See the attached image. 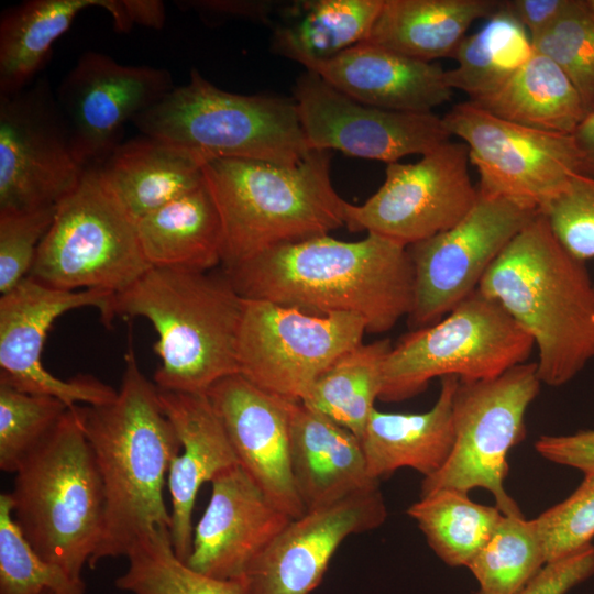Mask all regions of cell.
Returning <instances> with one entry per match:
<instances>
[{
  "label": "cell",
  "mask_w": 594,
  "mask_h": 594,
  "mask_svg": "<svg viewBox=\"0 0 594 594\" xmlns=\"http://www.w3.org/2000/svg\"><path fill=\"white\" fill-rule=\"evenodd\" d=\"M223 271L244 299L318 316L356 315L372 334L395 327L414 302L408 248L375 233L359 241L312 237L275 246Z\"/></svg>",
  "instance_id": "1"
},
{
  "label": "cell",
  "mask_w": 594,
  "mask_h": 594,
  "mask_svg": "<svg viewBox=\"0 0 594 594\" xmlns=\"http://www.w3.org/2000/svg\"><path fill=\"white\" fill-rule=\"evenodd\" d=\"M124 363L113 402L74 406L106 499L103 537L90 569L108 558H127L140 541L170 528L163 490L180 443L162 409L158 388L142 373L131 345Z\"/></svg>",
  "instance_id": "2"
},
{
  "label": "cell",
  "mask_w": 594,
  "mask_h": 594,
  "mask_svg": "<svg viewBox=\"0 0 594 594\" xmlns=\"http://www.w3.org/2000/svg\"><path fill=\"white\" fill-rule=\"evenodd\" d=\"M477 290L502 305L531 337L542 384L562 386L594 359V283L544 215L510 241Z\"/></svg>",
  "instance_id": "3"
},
{
  "label": "cell",
  "mask_w": 594,
  "mask_h": 594,
  "mask_svg": "<svg viewBox=\"0 0 594 594\" xmlns=\"http://www.w3.org/2000/svg\"><path fill=\"white\" fill-rule=\"evenodd\" d=\"M244 298L221 272L151 267L116 294L113 315L142 317L157 333L158 389L206 394L239 374L238 340Z\"/></svg>",
  "instance_id": "4"
},
{
  "label": "cell",
  "mask_w": 594,
  "mask_h": 594,
  "mask_svg": "<svg viewBox=\"0 0 594 594\" xmlns=\"http://www.w3.org/2000/svg\"><path fill=\"white\" fill-rule=\"evenodd\" d=\"M330 161V151L311 150L290 166L239 158L205 163V184L221 220L223 270L345 226L348 201L332 185Z\"/></svg>",
  "instance_id": "5"
},
{
  "label": "cell",
  "mask_w": 594,
  "mask_h": 594,
  "mask_svg": "<svg viewBox=\"0 0 594 594\" xmlns=\"http://www.w3.org/2000/svg\"><path fill=\"white\" fill-rule=\"evenodd\" d=\"M14 474L9 495L23 536L42 559L82 580L103 537L106 499L74 407Z\"/></svg>",
  "instance_id": "6"
},
{
  "label": "cell",
  "mask_w": 594,
  "mask_h": 594,
  "mask_svg": "<svg viewBox=\"0 0 594 594\" xmlns=\"http://www.w3.org/2000/svg\"><path fill=\"white\" fill-rule=\"evenodd\" d=\"M144 134L186 147L206 161L239 158L296 165L310 152L294 99L223 90L193 68L132 122Z\"/></svg>",
  "instance_id": "7"
},
{
  "label": "cell",
  "mask_w": 594,
  "mask_h": 594,
  "mask_svg": "<svg viewBox=\"0 0 594 594\" xmlns=\"http://www.w3.org/2000/svg\"><path fill=\"white\" fill-rule=\"evenodd\" d=\"M534 348L502 305L476 290L438 322L411 330L392 346L378 399H408L436 377L491 380L526 363Z\"/></svg>",
  "instance_id": "8"
},
{
  "label": "cell",
  "mask_w": 594,
  "mask_h": 594,
  "mask_svg": "<svg viewBox=\"0 0 594 594\" xmlns=\"http://www.w3.org/2000/svg\"><path fill=\"white\" fill-rule=\"evenodd\" d=\"M151 267L136 221L96 166L86 168L77 187L57 204L28 277L65 290L119 294Z\"/></svg>",
  "instance_id": "9"
},
{
  "label": "cell",
  "mask_w": 594,
  "mask_h": 594,
  "mask_svg": "<svg viewBox=\"0 0 594 594\" xmlns=\"http://www.w3.org/2000/svg\"><path fill=\"white\" fill-rule=\"evenodd\" d=\"M541 384L536 362L491 380L460 381L453 397L451 454L437 473L422 479L420 497L446 488H484L504 516L522 515L504 487L507 455L526 436L525 416Z\"/></svg>",
  "instance_id": "10"
},
{
  "label": "cell",
  "mask_w": 594,
  "mask_h": 594,
  "mask_svg": "<svg viewBox=\"0 0 594 594\" xmlns=\"http://www.w3.org/2000/svg\"><path fill=\"white\" fill-rule=\"evenodd\" d=\"M443 121L468 146L482 195L544 213L582 173L581 153L572 134L527 128L469 100L453 106Z\"/></svg>",
  "instance_id": "11"
},
{
  "label": "cell",
  "mask_w": 594,
  "mask_h": 594,
  "mask_svg": "<svg viewBox=\"0 0 594 594\" xmlns=\"http://www.w3.org/2000/svg\"><path fill=\"white\" fill-rule=\"evenodd\" d=\"M366 327L352 314L318 316L244 299L238 340L239 374L258 388L302 402L319 376L362 343Z\"/></svg>",
  "instance_id": "12"
},
{
  "label": "cell",
  "mask_w": 594,
  "mask_h": 594,
  "mask_svg": "<svg viewBox=\"0 0 594 594\" xmlns=\"http://www.w3.org/2000/svg\"><path fill=\"white\" fill-rule=\"evenodd\" d=\"M537 215L477 191L475 204L457 224L407 246L415 273L408 326H431L475 293L493 263Z\"/></svg>",
  "instance_id": "13"
},
{
  "label": "cell",
  "mask_w": 594,
  "mask_h": 594,
  "mask_svg": "<svg viewBox=\"0 0 594 594\" xmlns=\"http://www.w3.org/2000/svg\"><path fill=\"white\" fill-rule=\"evenodd\" d=\"M469 148L451 140L416 163H391L378 190L362 205L346 202L345 227L405 246L457 224L473 207L477 187L469 173Z\"/></svg>",
  "instance_id": "14"
},
{
  "label": "cell",
  "mask_w": 594,
  "mask_h": 594,
  "mask_svg": "<svg viewBox=\"0 0 594 594\" xmlns=\"http://www.w3.org/2000/svg\"><path fill=\"white\" fill-rule=\"evenodd\" d=\"M85 170L46 77L0 95V211L57 205Z\"/></svg>",
  "instance_id": "15"
},
{
  "label": "cell",
  "mask_w": 594,
  "mask_h": 594,
  "mask_svg": "<svg viewBox=\"0 0 594 594\" xmlns=\"http://www.w3.org/2000/svg\"><path fill=\"white\" fill-rule=\"evenodd\" d=\"M116 294L99 288L65 290L31 277L0 296V383L18 391L55 397L69 408L113 402L118 392L92 375L64 381L42 362L45 339L55 320L67 311L94 307L102 322L114 318Z\"/></svg>",
  "instance_id": "16"
},
{
  "label": "cell",
  "mask_w": 594,
  "mask_h": 594,
  "mask_svg": "<svg viewBox=\"0 0 594 594\" xmlns=\"http://www.w3.org/2000/svg\"><path fill=\"white\" fill-rule=\"evenodd\" d=\"M309 150H338L387 164L450 141L443 118L431 112L395 111L361 103L318 74L306 70L293 97Z\"/></svg>",
  "instance_id": "17"
},
{
  "label": "cell",
  "mask_w": 594,
  "mask_h": 594,
  "mask_svg": "<svg viewBox=\"0 0 594 594\" xmlns=\"http://www.w3.org/2000/svg\"><path fill=\"white\" fill-rule=\"evenodd\" d=\"M174 87L165 68L121 64L96 51L81 54L55 92L80 165L100 166L122 142L125 124Z\"/></svg>",
  "instance_id": "18"
},
{
  "label": "cell",
  "mask_w": 594,
  "mask_h": 594,
  "mask_svg": "<svg viewBox=\"0 0 594 594\" xmlns=\"http://www.w3.org/2000/svg\"><path fill=\"white\" fill-rule=\"evenodd\" d=\"M387 518L374 486L292 519L239 580L244 594H309L322 581L349 536L373 530Z\"/></svg>",
  "instance_id": "19"
},
{
  "label": "cell",
  "mask_w": 594,
  "mask_h": 594,
  "mask_svg": "<svg viewBox=\"0 0 594 594\" xmlns=\"http://www.w3.org/2000/svg\"><path fill=\"white\" fill-rule=\"evenodd\" d=\"M211 486L186 564L216 579L239 581L293 518L240 464L219 474Z\"/></svg>",
  "instance_id": "20"
},
{
  "label": "cell",
  "mask_w": 594,
  "mask_h": 594,
  "mask_svg": "<svg viewBox=\"0 0 594 594\" xmlns=\"http://www.w3.org/2000/svg\"><path fill=\"white\" fill-rule=\"evenodd\" d=\"M221 418L240 465L293 519L306 510L296 491L289 444L292 400L270 394L240 374L206 393Z\"/></svg>",
  "instance_id": "21"
},
{
  "label": "cell",
  "mask_w": 594,
  "mask_h": 594,
  "mask_svg": "<svg viewBox=\"0 0 594 594\" xmlns=\"http://www.w3.org/2000/svg\"><path fill=\"white\" fill-rule=\"evenodd\" d=\"M158 397L180 443L167 476L172 498L169 534L176 557L186 563L193 547V510L200 487L240 463L207 394L158 389Z\"/></svg>",
  "instance_id": "22"
},
{
  "label": "cell",
  "mask_w": 594,
  "mask_h": 594,
  "mask_svg": "<svg viewBox=\"0 0 594 594\" xmlns=\"http://www.w3.org/2000/svg\"><path fill=\"white\" fill-rule=\"evenodd\" d=\"M305 68L354 100L387 110L431 112L453 95L439 65L369 42Z\"/></svg>",
  "instance_id": "23"
},
{
  "label": "cell",
  "mask_w": 594,
  "mask_h": 594,
  "mask_svg": "<svg viewBox=\"0 0 594 594\" xmlns=\"http://www.w3.org/2000/svg\"><path fill=\"white\" fill-rule=\"evenodd\" d=\"M290 466L306 512L378 486L366 469L361 440L301 402L289 410Z\"/></svg>",
  "instance_id": "24"
},
{
  "label": "cell",
  "mask_w": 594,
  "mask_h": 594,
  "mask_svg": "<svg viewBox=\"0 0 594 594\" xmlns=\"http://www.w3.org/2000/svg\"><path fill=\"white\" fill-rule=\"evenodd\" d=\"M460 380L441 377L435 405L420 414L372 411L361 439L369 475L380 481L402 468L428 477L448 461L454 444L453 397Z\"/></svg>",
  "instance_id": "25"
},
{
  "label": "cell",
  "mask_w": 594,
  "mask_h": 594,
  "mask_svg": "<svg viewBox=\"0 0 594 594\" xmlns=\"http://www.w3.org/2000/svg\"><path fill=\"white\" fill-rule=\"evenodd\" d=\"M206 162L194 151L142 134L121 142L97 167L136 221L202 185Z\"/></svg>",
  "instance_id": "26"
},
{
  "label": "cell",
  "mask_w": 594,
  "mask_h": 594,
  "mask_svg": "<svg viewBox=\"0 0 594 594\" xmlns=\"http://www.w3.org/2000/svg\"><path fill=\"white\" fill-rule=\"evenodd\" d=\"M501 7L498 0H384L365 42L429 63L452 58L471 24Z\"/></svg>",
  "instance_id": "27"
},
{
  "label": "cell",
  "mask_w": 594,
  "mask_h": 594,
  "mask_svg": "<svg viewBox=\"0 0 594 594\" xmlns=\"http://www.w3.org/2000/svg\"><path fill=\"white\" fill-rule=\"evenodd\" d=\"M152 267L211 271L222 264V227L205 184L136 220Z\"/></svg>",
  "instance_id": "28"
},
{
  "label": "cell",
  "mask_w": 594,
  "mask_h": 594,
  "mask_svg": "<svg viewBox=\"0 0 594 594\" xmlns=\"http://www.w3.org/2000/svg\"><path fill=\"white\" fill-rule=\"evenodd\" d=\"M471 102L504 120L563 134H572L587 116L566 75L537 52L502 87Z\"/></svg>",
  "instance_id": "29"
},
{
  "label": "cell",
  "mask_w": 594,
  "mask_h": 594,
  "mask_svg": "<svg viewBox=\"0 0 594 594\" xmlns=\"http://www.w3.org/2000/svg\"><path fill=\"white\" fill-rule=\"evenodd\" d=\"M112 0H28L0 16V95L30 86L54 43L90 8L109 11Z\"/></svg>",
  "instance_id": "30"
},
{
  "label": "cell",
  "mask_w": 594,
  "mask_h": 594,
  "mask_svg": "<svg viewBox=\"0 0 594 594\" xmlns=\"http://www.w3.org/2000/svg\"><path fill=\"white\" fill-rule=\"evenodd\" d=\"M384 0H315L286 9L273 32V50L304 66L330 59L365 42Z\"/></svg>",
  "instance_id": "31"
},
{
  "label": "cell",
  "mask_w": 594,
  "mask_h": 594,
  "mask_svg": "<svg viewBox=\"0 0 594 594\" xmlns=\"http://www.w3.org/2000/svg\"><path fill=\"white\" fill-rule=\"evenodd\" d=\"M389 339L363 342L341 354L316 381L302 404L360 440L380 398Z\"/></svg>",
  "instance_id": "32"
},
{
  "label": "cell",
  "mask_w": 594,
  "mask_h": 594,
  "mask_svg": "<svg viewBox=\"0 0 594 594\" xmlns=\"http://www.w3.org/2000/svg\"><path fill=\"white\" fill-rule=\"evenodd\" d=\"M535 53L530 35L504 7L475 33L465 36L453 54L457 66L446 80L470 101L502 87Z\"/></svg>",
  "instance_id": "33"
},
{
  "label": "cell",
  "mask_w": 594,
  "mask_h": 594,
  "mask_svg": "<svg viewBox=\"0 0 594 594\" xmlns=\"http://www.w3.org/2000/svg\"><path fill=\"white\" fill-rule=\"evenodd\" d=\"M468 494L439 490L420 497L407 509L431 550L453 568L468 566L504 517L496 506L477 504Z\"/></svg>",
  "instance_id": "34"
},
{
  "label": "cell",
  "mask_w": 594,
  "mask_h": 594,
  "mask_svg": "<svg viewBox=\"0 0 594 594\" xmlns=\"http://www.w3.org/2000/svg\"><path fill=\"white\" fill-rule=\"evenodd\" d=\"M547 564L534 519L504 516L497 529L466 566L475 578V594H519Z\"/></svg>",
  "instance_id": "35"
},
{
  "label": "cell",
  "mask_w": 594,
  "mask_h": 594,
  "mask_svg": "<svg viewBox=\"0 0 594 594\" xmlns=\"http://www.w3.org/2000/svg\"><path fill=\"white\" fill-rule=\"evenodd\" d=\"M116 586L131 594H244L240 581L220 580L189 568L172 547L168 529L134 546Z\"/></svg>",
  "instance_id": "36"
},
{
  "label": "cell",
  "mask_w": 594,
  "mask_h": 594,
  "mask_svg": "<svg viewBox=\"0 0 594 594\" xmlns=\"http://www.w3.org/2000/svg\"><path fill=\"white\" fill-rule=\"evenodd\" d=\"M0 594H86L84 580L42 559L12 514L9 493L0 495Z\"/></svg>",
  "instance_id": "37"
},
{
  "label": "cell",
  "mask_w": 594,
  "mask_h": 594,
  "mask_svg": "<svg viewBox=\"0 0 594 594\" xmlns=\"http://www.w3.org/2000/svg\"><path fill=\"white\" fill-rule=\"evenodd\" d=\"M68 408L55 397L0 383V469L14 474Z\"/></svg>",
  "instance_id": "38"
},
{
  "label": "cell",
  "mask_w": 594,
  "mask_h": 594,
  "mask_svg": "<svg viewBox=\"0 0 594 594\" xmlns=\"http://www.w3.org/2000/svg\"><path fill=\"white\" fill-rule=\"evenodd\" d=\"M534 51L552 59L570 79L588 113L594 111V13L574 0L548 30L531 38Z\"/></svg>",
  "instance_id": "39"
},
{
  "label": "cell",
  "mask_w": 594,
  "mask_h": 594,
  "mask_svg": "<svg viewBox=\"0 0 594 594\" xmlns=\"http://www.w3.org/2000/svg\"><path fill=\"white\" fill-rule=\"evenodd\" d=\"M547 563L572 554L594 538V473L564 501L535 518Z\"/></svg>",
  "instance_id": "40"
},
{
  "label": "cell",
  "mask_w": 594,
  "mask_h": 594,
  "mask_svg": "<svg viewBox=\"0 0 594 594\" xmlns=\"http://www.w3.org/2000/svg\"><path fill=\"white\" fill-rule=\"evenodd\" d=\"M56 206L0 211V294L25 279L50 230Z\"/></svg>",
  "instance_id": "41"
},
{
  "label": "cell",
  "mask_w": 594,
  "mask_h": 594,
  "mask_svg": "<svg viewBox=\"0 0 594 594\" xmlns=\"http://www.w3.org/2000/svg\"><path fill=\"white\" fill-rule=\"evenodd\" d=\"M561 244L585 263L594 257V178L575 175L544 213Z\"/></svg>",
  "instance_id": "42"
},
{
  "label": "cell",
  "mask_w": 594,
  "mask_h": 594,
  "mask_svg": "<svg viewBox=\"0 0 594 594\" xmlns=\"http://www.w3.org/2000/svg\"><path fill=\"white\" fill-rule=\"evenodd\" d=\"M594 575V546L547 563L519 594H566Z\"/></svg>",
  "instance_id": "43"
},
{
  "label": "cell",
  "mask_w": 594,
  "mask_h": 594,
  "mask_svg": "<svg viewBox=\"0 0 594 594\" xmlns=\"http://www.w3.org/2000/svg\"><path fill=\"white\" fill-rule=\"evenodd\" d=\"M535 450L550 462L574 468L584 475L594 473V430L541 436L535 442Z\"/></svg>",
  "instance_id": "44"
},
{
  "label": "cell",
  "mask_w": 594,
  "mask_h": 594,
  "mask_svg": "<svg viewBox=\"0 0 594 594\" xmlns=\"http://www.w3.org/2000/svg\"><path fill=\"white\" fill-rule=\"evenodd\" d=\"M574 0H507L504 7L522 24L530 38L551 28Z\"/></svg>",
  "instance_id": "45"
},
{
  "label": "cell",
  "mask_w": 594,
  "mask_h": 594,
  "mask_svg": "<svg viewBox=\"0 0 594 594\" xmlns=\"http://www.w3.org/2000/svg\"><path fill=\"white\" fill-rule=\"evenodd\" d=\"M111 18L117 32H129L135 24L160 30L165 23L166 9L158 0H117Z\"/></svg>",
  "instance_id": "46"
},
{
  "label": "cell",
  "mask_w": 594,
  "mask_h": 594,
  "mask_svg": "<svg viewBox=\"0 0 594 594\" xmlns=\"http://www.w3.org/2000/svg\"><path fill=\"white\" fill-rule=\"evenodd\" d=\"M183 9H191L198 13L240 16L252 20L267 21L272 12V3L264 1H235V0H196L176 1Z\"/></svg>",
  "instance_id": "47"
},
{
  "label": "cell",
  "mask_w": 594,
  "mask_h": 594,
  "mask_svg": "<svg viewBox=\"0 0 594 594\" xmlns=\"http://www.w3.org/2000/svg\"><path fill=\"white\" fill-rule=\"evenodd\" d=\"M582 158V174L594 178V111L572 133Z\"/></svg>",
  "instance_id": "48"
},
{
  "label": "cell",
  "mask_w": 594,
  "mask_h": 594,
  "mask_svg": "<svg viewBox=\"0 0 594 594\" xmlns=\"http://www.w3.org/2000/svg\"><path fill=\"white\" fill-rule=\"evenodd\" d=\"M586 3L588 8L591 9V11L594 13V0H586Z\"/></svg>",
  "instance_id": "49"
}]
</instances>
